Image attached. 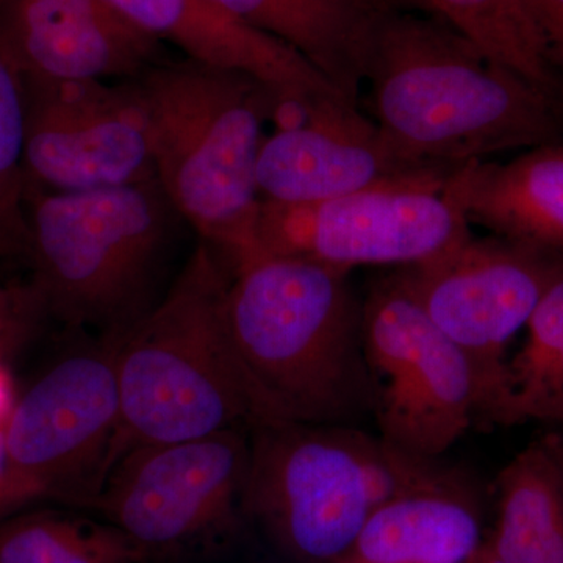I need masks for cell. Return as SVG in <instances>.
I'll return each mask as SVG.
<instances>
[{"label": "cell", "instance_id": "1", "mask_svg": "<svg viewBox=\"0 0 563 563\" xmlns=\"http://www.w3.org/2000/svg\"><path fill=\"white\" fill-rule=\"evenodd\" d=\"M363 85L372 120L415 168L450 172L498 152L561 144L562 98L395 3L374 24Z\"/></svg>", "mask_w": 563, "mask_h": 563}, {"label": "cell", "instance_id": "2", "mask_svg": "<svg viewBox=\"0 0 563 563\" xmlns=\"http://www.w3.org/2000/svg\"><path fill=\"white\" fill-rule=\"evenodd\" d=\"M347 274L280 255L233 274L225 321L261 421L357 426L373 417L363 302Z\"/></svg>", "mask_w": 563, "mask_h": 563}, {"label": "cell", "instance_id": "3", "mask_svg": "<svg viewBox=\"0 0 563 563\" xmlns=\"http://www.w3.org/2000/svg\"><path fill=\"white\" fill-rule=\"evenodd\" d=\"M125 80L146 117L158 184L235 274L258 257L257 163L273 90L187 57Z\"/></svg>", "mask_w": 563, "mask_h": 563}, {"label": "cell", "instance_id": "4", "mask_svg": "<svg viewBox=\"0 0 563 563\" xmlns=\"http://www.w3.org/2000/svg\"><path fill=\"white\" fill-rule=\"evenodd\" d=\"M232 279V266L199 240L161 301L121 336L110 470L133 448L261 421L225 321Z\"/></svg>", "mask_w": 563, "mask_h": 563}, {"label": "cell", "instance_id": "5", "mask_svg": "<svg viewBox=\"0 0 563 563\" xmlns=\"http://www.w3.org/2000/svg\"><path fill=\"white\" fill-rule=\"evenodd\" d=\"M32 282L52 321L122 336L161 301L163 276L188 224L157 180L88 191L27 185Z\"/></svg>", "mask_w": 563, "mask_h": 563}, {"label": "cell", "instance_id": "6", "mask_svg": "<svg viewBox=\"0 0 563 563\" xmlns=\"http://www.w3.org/2000/svg\"><path fill=\"white\" fill-rule=\"evenodd\" d=\"M250 440L246 523L292 563L339 562L377 507L446 468L350 424L261 421Z\"/></svg>", "mask_w": 563, "mask_h": 563}, {"label": "cell", "instance_id": "7", "mask_svg": "<svg viewBox=\"0 0 563 563\" xmlns=\"http://www.w3.org/2000/svg\"><path fill=\"white\" fill-rule=\"evenodd\" d=\"M121 336H98L47 366L3 422L0 517L40 499L87 510L110 473L120 422Z\"/></svg>", "mask_w": 563, "mask_h": 563}, {"label": "cell", "instance_id": "8", "mask_svg": "<svg viewBox=\"0 0 563 563\" xmlns=\"http://www.w3.org/2000/svg\"><path fill=\"white\" fill-rule=\"evenodd\" d=\"M250 429L133 448L114 463L91 510L117 526L147 563L222 550L243 526Z\"/></svg>", "mask_w": 563, "mask_h": 563}, {"label": "cell", "instance_id": "9", "mask_svg": "<svg viewBox=\"0 0 563 563\" xmlns=\"http://www.w3.org/2000/svg\"><path fill=\"white\" fill-rule=\"evenodd\" d=\"M363 347L379 437L404 453L440 459L479 424L472 362L429 318L399 273L363 301Z\"/></svg>", "mask_w": 563, "mask_h": 563}, {"label": "cell", "instance_id": "10", "mask_svg": "<svg viewBox=\"0 0 563 563\" xmlns=\"http://www.w3.org/2000/svg\"><path fill=\"white\" fill-rule=\"evenodd\" d=\"M450 173L328 201H262L258 257L303 258L343 273L355 266H410L429 261L472 236L470 222L443 192Z\"/></svg>", "mask_w": 563, "mask_h": 563}, {"label": "cell", "instance_id": "11", "mask_svg": "<svg viewBox=\"0 0 563 563\" xmlns=\"http://www.w3.org/2000/svg\"><path fill=\"white\" fill-rule=\"evenodd\" d=\"M562 269L563 252L472 235L399 272L437 328L472 362L483 395L479 424L490 422L501 399L507 346Z\"/></svg>", "mask_w": 563, "mask_h": 563}, {"label": "cell", "instance_id": "12", "mask_svg": "<svg viewBox=\"0 0 563 563\" xmlns=\"http://www.w3.org/2000/svg\"><path fill=\"white\" fill-rule=\"evenodd\" d=\"M22 79L29 184L69 192L157 180L146 117L128 80Z\"/></svg>", "mask_w": 563, "mask_h": 563}, {"label": "cell", "instance_id": "13", "mask_svg": "<svg viewBox=\"0 0 563 563\" xmlns=\"http://www.w3.org/2000/svg\"><path fill=\"white\" fill-rule=\"evenodd\" d=\"M450 172L415 168L358 103L318 95L302 125L263 140L257 185L262 201L310 203Z\"/></svg>", "mask_w": 563, "mask_h": 563}, {"label": "cell", "instance_id": "14", "mask_svg": "<svg viewBox=\"0 0 563 563\" xmlns=\"http://www.w3.org/2000/svg\"><path fill=\"white\" fill-rule=\"evenodd\" d=\"M0 46L31 79L120 81L165 60L109 0H0Z\"/></svg>", "mask_w": 563, "mask_h": 563}, {"label": "cell", "instance_id": "15", "mask_svg": "<svg viewBox=\"0 0 563 563\" xmlns=\"http://www.w3.org/2000/svg\"><path fill=\"white\" fill-rule=\"evenodd\" d=\"M125 20L185 57L240 70L276 95H340L290 47L233 20L206 0H109ZM344 98V96H343Z\"/></svg>", "mask_w": 563, "mask_h": 563}, {"label": "cell", "instance_id": "16", "mask_svg": "<svg viewBox=\"0 0 563 563\" xmlns=\"http://www.w3.org/2000/svg\"><path fill=\"white\" fill-rule=\"evenodd\" d=\"M484 543L479 496L444 468L377 507L336 563H468Z\"/></svg>", "mask_w": 563, "mask_h": 563}, {"label": "cell", "instance_id": "17", "mask_svg": "<svg viewBox=\"0 0 563 563\" xmlns=\"http://www.w3.org/2000/svg\"><path fill=\"white\" fill-rule=\"evenodd\" d=\"M443 192L470 224L563 252L562 144L533 147L509 163H465L448 174Z\"/></svg>", "mask_w": 563, "mask_h": 563}, {"label": "cell", "instance_id": "18", "mask_svg": "<svg viewBox=\"0 0 563 563\" xmlns=\"http://www.w3.org/2000/svg\"><path fill=\"white\" fill-rule=\"evenodd\" d=\"M272 36L310 63L347 101L361 106L363 70L383 0H206Z\"/></svg>", "mask_w": 563, "mask_h": 563}, {"label": "cell", "instance_id": "19", "mask_svg": "<svg viewBox=\"0 0 563 563\" xmlns=\"http://www.w3.org/2000/svg\"><path fill=\"white\" fill-rule=\"evenodd\" d=\"M487 540L503 563H563V437L533 440L499 473Z\"/></svg>", "mask_w": 563, "mask_h": 563}, {"label": "cell", "instance_id": "20", "mask_svg": "<svg viewBox=\"0 0 563 563\" xmlns=\"http://www.w3.org/2000/svg\"><path fill=\"white\" fill-rule=\"evenodd\" d=\"M468 40L485 57L563 99L547 49L520 0H393Z\"/></svg>", "mask_w": 563, "mask_h": 563}, {"label": "cell", "instance_id": "21", "mask_svg": "<svg viewBox=\"0 0 563 563\" xmlns=\"http://www.w3.org/2000/svg\"><path fill=\"white\" fill-rule=\"evenodd\" d=\"M0 563H147L117 526L60 510L0 520Z\"/></svg>", "mask_w": 563, "mask_h": 563}, {"label": "cell", "instance_id": "22", "mask_svg": "<svg viewBox=\"0 0 563 563\" xmlns=\"http://www.w3.org/2000/svg\"><path fill=\"white\" fill-rule=\"evenodd\" d=\"M24 154V79L0 46V258L29 262L32 236Z\"/></svg>", "mask_w": 563, "mask_h": 563}, {"label": "cell", "instance_id": "23", "mask_svg": "<svg viewBox=\"0 0 563 563\" xmlns=\"http://www.w3.org/2000/svg\"><path fill=\"white\" fill-rule=\"evenodd\" d=\"M51 321L46 298L32 279L0 284V366H9Z\"/></svg>", "mask_w": 563, "mask_h": 563}, {"label": "cell", "instance_id": "24", "mask_svg": "<svg viewBox=\"0 0 563 563\" xmlns=\"http://www.w3.org/2000/svg\"><path fill=\"white\" fill-rule=\"evenodd\" d=\"M563 421V347L536 383L504 402L493 424Z\"/></svg>", "mask_w": 563, "mask_h": 563}, {"label": "cell", "instance_id": "25", "mask_svg": "<svg viewBox=\"0 0 563 563\" xmlns=\"http://www.w3.org/2000/svg\"><path fill=\"white\" fill-rule=\"evenodd\" d=\"M536 25L563 92V0H520Z\"/></svg>", "mask_w": 563, "mask_h": 563}, {"label": "cell", "instance_id": "26", "mask_svg": "<svg viewBox=\"0 0 563 563\" xmlns=\"http://www.w3.org/2000/svg\"><path fill=\"white\" fill-rule=\"evenodd\" d=\"M468 563H503L499 561L498 558H496L495 553H493L492 548L488 547L487 540H485V543L483 547H481V550L477 551L476 554L473 555L472 561Z\"/></svg>", "mask_w": 563, "mask_h": 563}, {"label": "cell", "instance_id": "27", "mask_svg": "<svg viewBox=\"0 0 563 563\" xmlns=\"http://www.w3.org/2000/svg\"><path fill=\"white\" fill-rule=\"evenodd\" d=\"M3 466H5V446H3V431L0 428V477L3 474Z\"/></svg>", "mask_w": 563, "mask_h": 563}, {"label": "cell", "instance_id": "28", "mask_svg": "<svg viewBox=\"0 0 563 563\" xmlns=\"http://www.w3.org/2000/svg\"><path fill=\"white\" fill-rule=\"evenodd\" d=\"M383 2H391V3H395V2H393V0H383Z\"/></svg>", "mask_w": 563, "mask_h": 563}]
</instances>
